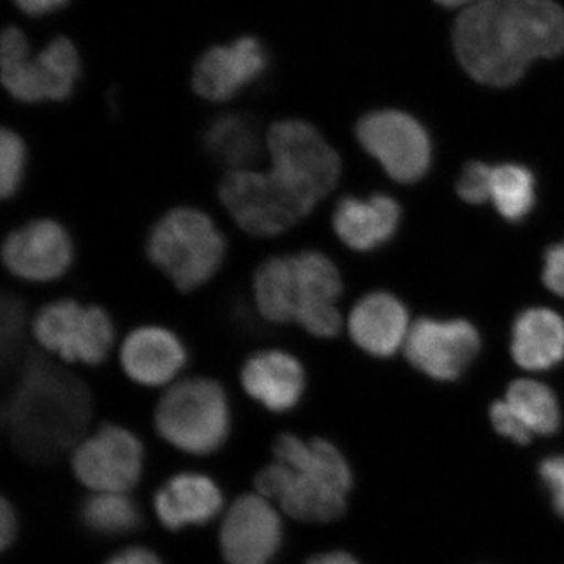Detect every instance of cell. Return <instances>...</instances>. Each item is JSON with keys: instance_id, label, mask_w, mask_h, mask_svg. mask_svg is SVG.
<instances>
[{"instance_id": "cell-1", "label": "cell", "mask_w": 564, "mask_h": 564, "mask_svg": "<svg viewBox=\"0 0 564 564\" xmlns=\"http://www.w3.org/2000/svg\"><path fill=\"white\" fill-rule=\"evenodd\" d=\"M456 57L480 84L510 87L538 58L564 52V10L554 0H480L454 29Z\"/></svg>"}, {"instance_id": "cell-2", "label": "cell", "mask_w": 564, "mask_h": 564, "mask_svg": "<svg viewBox=\"0 0 564 564\" xmlns=\"http://www.w3.org/2000/svg\"><path fill=\"white\" fill-rule=\"evenodd\" d=\"M250 291L259 317L274 328L299 326L317 339L343 329V276L325 252L300 248L265 256L252 270Z\"/></svg>"}, {"instance_id": "cell-3", "label": "cell", "mask_w": 564, "mask_h": 564, "mask_svg": "<svg viewBox=\"0 0 564 564\" xmlns=\"http://www.w3.org/2000/svg\"><path fill=\"white\" fill-rule=\"evenodd\" d=\"M254 485L289 518L325 524L345 513L352 475L328 441L284 433L274 443L273 462L256 475Z\"/></svg>"}, {"instance_id": "cell-4", "label": "cell", "mask_w": 564, "mask_h": 564, "mask_svg": "<svg viewBox=\"0 0 564 564\" xmlns=\"http://www.w3.org/2000/svg\"><path fill=\"white\" fill-rule=\"evenodd\" d=\"M10 425L22 443L55 452L74 443L90 417V397L76 375L29 352L9 404Z\"/></svg>"}, {"instance_id": "cell-5", "label": "cell", "mask_w": 564, "mask_h": 564, "mask_svg": "<svg viewBox=\"0 0 564 564\" xmlns=\"http://www.w3.org/2000/svg\"><path fill=\"white\" fill-rule=\"evenodd\" d=\"M228 232L209 210L196 206L172 207L158 218L144 237V258L174 291L191 295L209 285L229 258Z\"/></svg>"}, {"instance_id": "cell-6", "label": "cell", "mask_w": 564, "mask_h": 564, "mask_svg": "<svg viewBox=\"0 0 564 564\" xmlns=\"http://www.w3.org/2000/svg\"><path fill=\"white\" fill-rule=\"evenodd\" d=\"M159 436L184 454L212 455L228 440V393L209 377H187L169 386L154 411Z\"/></svg>"}, {"instance_id": "cell-7", "label": "cell", "mask_w": 564, "mask_h": 564, "mask_svg": "<svg viewBox=\"0 0 564 564\" xmlns=\"http://www.w3.org/2000/svg\"><path fill=\"white\" fill-rule=\"evenodd\" d=\"M269 169L313 215L337 187L343 162L321 129L303 118H281L267 131Z\"/></svg>"}, {"instance_id": "cell-8", "label": "cell", "mask_w": 564, "mask_h": 564, "mask_svg": "<svg viewBox=\"0 0 564 564\" xmlns=\"http://www.w3.org/2000/svg\"><path fill=\"white\" fill-rule=\"evenodd\" d=\"M82 76L79 52L66 36L52 40L39 55L17 28L6 29L0 41V79L21 106L63 104L73 98Z\"/></svg>"}, {"instance_id": "cell-9", "label": "cell", "mask_w": 564, "mask_h": 564, "mask_svg": "<svg viewBox=\"0 0 564 564\" xmlns=\"http://www.w3.org/2000/svg\"><path fill=\"white\" fill-rule=\"evenodd\" d=\"M33 343L65 364L101 367L117 345V322L101 304L55 296L36 304L31 318Z\"/></svg>"}, {"instance_id": "cell-10", "label": "cell", "mask_w": 564, "mask_h": 564, "mask_svg": "<svg viewBox=\"0 0 564 564\" xmlns=\"http://www.w3.org/2000/svg\"><path fill=\"white\" fill-rule=\"evenodd\" d=\"M0 258L7 274L18 284L52 288L73 272L76 240L57 218L35 217L6 231Z\"/></svg>"}, {"instance_id": "cell-11", "label": "cell", "mask_w": 564, "mask_h": 564, "mask_svg": "<svg viewBox=\"0 0 564 564\" xmlns=\"http://www.w3.org/2000/svg\"><path fill=\"white\" fill-rule=\"evenodd\" d=\"M144 448L129 430L106 423L74 447L70 467L91 492L132 491L143 474Z\"/></svg>"}, {"instance_id": "cell-12", "label": "cell", "mask_w": 564, "mask_h": 564, "mask_svg": "<svg viewBox=\"0 0 564 564\" xmlns=\"http://www.w3.org/2000/svg\"><path fill=\"white\" fill-rule=\"evenodd\" d=\"M364 150L395 180L410 184L421 180L430 166L432 147L425 129L403 111L381 110L366 115L356 126Z\"/></svg>"}, {"instance_id": "cell-13", "label": "cell", "mask_w": 564, "mask_h": 564, "mask_svg": "<svg viewBox=\"0 0 564 564\" xmlns=\"http://www.w3.org/2000/svg\"><path fill=\"white\" fill-rule=\"evenodd\" d=\"M282 540L281 511L262 494H243L223 516L218 541L226 564H270Z\"/></svg>"}, {"instance_id": "cell-14", "label": "cell", "mask_w": 564, "mask_h": 564, "mask_svg": "<svg viewBox=\"0 0 564 564\" xmlns=\"http://www.w3.org/2000/svg\"><path fill=\"white\" fill-rule=\"evenodd\" d=\"M270 66L269 52L254 36H242L229 46L204 52L192 70V90L209 104L231 102L261 80Z\"/></svg>"}, {"instance_id": "cell-15", "label": "cell", "mask_w": 564, "mask_h": 564, "mask_svg": "<svg viewBox=\"0 0 564 564\" xmlns=\"http://www.w3.org/2000/svg\"><path fill=\"white\" fill-rule=\"evenodd\" d=\"M191 361L184 337L158 323L135 326L122 336L118 362L133 383L154 389L176 383Z\"/></svg>"}, {"instance_id": "cell-16", "label": "cell", "mask_w": 564, "mask_h": 564, "mask_svg": "<svg viewBox=\"0 0 564 564\" xmlns=\"http://www.w3.org/2000/svg\"><path fill=\"white\" fill-rule=\"evenodd\" d=\"M478 350L480 336L466 321L421 318L411 326L404 343L408 361L440 381H454L462 377Z\"/></svg>"}, {"instance_id": "cell-17", "label": "cell", "mask_w": 564, "mask_h": 564, "mask_svg": "<svg viewBox=\"0 0 564 564\" xmlns=\"http://www.w3.org/2000/svg\"><path fill=\"white\" fill-rule=\"evenodd\" d=\"M240 386L252 402L274 414L293 410L304 395L306 373L293 352L280 347L252 351L240 367Z\"/></svg>"}, {"instance_id": "cell-18", "label": "cell", "mask_w": 564, "mask_h": 564, "mask_svg": "<svg viewBox=\"0 0 564 564\" xmlns=\"http://www.w3.org/2000/svg\"><path fill=\"white\" fill-rule=\"evenodd\" d=\"M223 505L218 485L198 473L173 475L154 494L155 516L172 532L209 524L221 513Z\"/></svg>"}, {"instance_id": "cell-19", "label": "cell", "mask_w": 564, "mask_h": 564, "mask_svg": "<svg viewBox=\"0 0 564 564\" xmlns=\"http://www.w3.org/2000/svg\"><path fill=\"white\" fill-rule=\"evenodd\" d=\"M348 334L361 350L388 358L404 347L411 326L402 303L389 293L364 296L348 314Z\"/></svg>"}, {"instance_id": "cell-20", "label": "cell", "mask_w": 564, "mask_h": 564, "mask_svg": "<svg viewBox=\"0 0 564 564\" xmlns=\"http://www.w3.org/2000/svg\"><path fill=\"white\" fill-rule=\"evenodd\" d=\"M400 221L399 204L386 195L361 199L344 196L333 210L337 239L355 251H370L388 242Z\"/></svg>"}, {"instance_id": "cell-21", "label": "cell", "mask_w": 564, "mask_h": 564, "mask_svg": "<svg viewBox=\"0 0 564 564\" xmlns=\"http://www.w3.org/2000/svg\"><path fill=\"white\" fill-rule=\"evenodd\" d=\"M511 355L525 370H547L564 359V321L551 310H529L513 328Z\"/></svg>"}, {"instance_id": "cell-22", "label": "cell", "mask_w": 564, "mask_h": 564, "mask_svg": "<svg viewBox=\"0 0 564 564\" xmlns=\"http://www.w3.org/2000/svg\"><path fill=\"white\" fill-rule=\"evenodd\" d=\"M80 519L91 533L124 536L141 524L139 505L126 492H93L80 507Z\"/></svg>"}, {"instance_id": "cell-23", "label": "cell", "mask_w": 564, "mask_h": 564, "mask_svg": "<svg viewBox=\"0 0 564 564\" xmlns=\"http://www.w3.org/2000/svg\"><path fill=\"white\" fill-rule=\"evenodd\" d=\"M505 402L524 422L527 429L540 436H551L562 425L558 400L547 386L533 380H518L508 388Z\"/></svg>"}, {"instance_id": "cell-24", "label": "cell", "mask_w": 564, "mask_h": 564, "mask_svg": "<svg viewBox=\"0 0 564 564\" xmlns=\"http://www.w3.org/2000/svg\"><path fill=\"white\" fill-rule=\"evenodd\" d=\"M489 202L507 220H522L534 204L533 174L513 163L492 166Z\"/></svg>"}, {"instance_id": "cell-25", "label": "cell", "mask_w": 564, "mask_h": 564, "mask_svg": "<svg viewBox=\"0 0 564 564\" xmlns=\"http://www.w3.org/2000/svg\"><path fill=\"white\" fill-rule=\"evenodd\" d=\"M31 147L17 129L0 128V198L11 203L21 195L31 172Z\"/></svg>"}, {"instance_id": "cell-26", "label": "cell", "mask_w": 564, "mask_h": 564, "mask_svg": "<svg viewBox=\"0 0 564 564\" xmlns=\"http://www.w3.org/2000/svg\"><path fill=\"white\" fill-rule=\"evenodd\" d=\"M492 166L481 162H473L464 169L458 181V193L464 202L469 204H485L489 202L491 188Z\"/></svg>"}, {"instance_id": "cell-27", "label": "cell", "mask_w": 564, "mask_h": 564, "mask_svg": "<svg viewBox=\"0 0 564 564\" xmlns=\"http://www.w3.org/2000/svg\"><path fill=\"white\" fill-rule=\"evenodd\" d=\"M489 415H491L494 429L513 443L529 444L533 440V433L527 429L524 422L505 400L494 403Z\"/></svg>"}, {"instance_id": "cell-28", "label": "cell", "mask_w": 564, "mask_h": 564, "mask_svg": "<svg viewBox=\"0 0 564 564\" xmlns=\"http://www.w3.org/2000/svg\"><path fill=\"white\" fill-rule=\"evenodd\" d=\"M541 480L551 492L556 514L564 519V456L555 455L540 464Z\"/></svg>"}, {"instance_id": "cell-29", "label": "cell", "mask_w": 564, "mask_h": 564, "mask_svg": "<svg viewBox=\"0 0 564 564\" xmlns=\"http://www.w3.org/2000/svg\"><path fill=\"white\" fill-rule=\"evenodd\" d=\"M543 280L549 291L564 296V243L555 245L545 252Z\"/></svg>"}, {"instance_id": "cell-30", "label": "cell", "mask_w": 564, "mask_h": 564, "mask_svg": "<svg viewBox=\"0 0 564 564\" xmlns=\"http://www.w3.org/2000/svg\"><path fill=\"white\" fill-rule=\"evenodd\" d=\"M106 564H163L161 556L152 552L151 549L140 547H126L117 554L111 555Z\"/></svg>"}, {"instance_id": "cell-31", "label": "cell", "mask_w": 564, "mask_h": 564, "mask_svg": "<svg viewBox=\"0 0 564 564\" xmlns=\"http://www.w3.org/2000/svg\"><path fill=\"white\" fill-rule=\"evenodd\" d=\"M18 533V516L13 505L9 500L3 499L0 505V544L3 551L9 549L17 540Z\"/></svg>"}, {"instance_id": "cell-32", "label": "cell", "mask_w": 564, "mask_h": 564, "mask_svg": "<svg viewBox=\"0 0 564 564\" xmlns=\"http://www.w3.org/2000/svg\"><path fill=\"white\" fill-rule=\"evenodd\" d=\"M14 2L25 13L43 14L61 9L68 0H14Z\"/></svg>"}, {"instance_id": "cell-33", "label": "cell", "mask_w": 564, "mask_h": 564, "mask_svg": "<svg viewBox=\"0 0 564 564\" xmlns=\"http://www.w3.org/2000/svg\"><path fill=\"white\" fill-rule=\"evenodd\" d=\"M306 564H361L355 556L343 551L326 552L313 556Z\"/></svg>"}, {"instance_id": "cell-34", "label": "cell", "mask_w": 564, "mask_h": 564, "mask_svg": "<svg viewBox=\"0 0 564 564\" xmlns=\"http://www.w3.org/2000/svg\"><path fill=\"white\" fill-rule=\"evenodd\" d=\"M434 2L440 3L445 9H456V7L466 6L470 0H434Z\"/></svg>"}]
</instances>
